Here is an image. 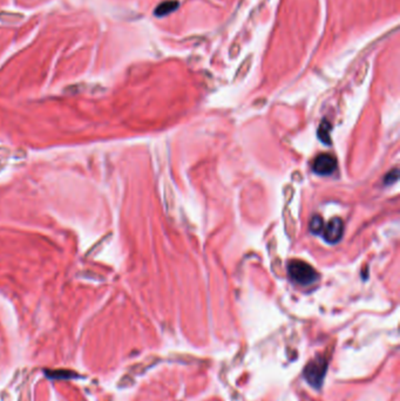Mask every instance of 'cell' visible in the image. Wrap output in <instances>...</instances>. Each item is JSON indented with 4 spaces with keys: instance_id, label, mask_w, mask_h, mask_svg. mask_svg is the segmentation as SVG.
Returning a JSON list of instances; mask_svg holds the SVG:
<instances>
[{
    "instance_id": "1",
    "label": "cell",
    "mask_w": 400,
    "mask_h": 401,
    "mask_svg": "<svg viewBox=\"0 0 400 401\" xmlns=\"http://www.w3.org/2000/svg\"><path fill=\"white\" fill-rule=\"evenodd\" d=\"M290 278L299 285H310L317 279V272L311 265L303 261H291L288 265Z\"/></svg>"
},
{
    "instance_id": "5",
    "label": "cell",
    "mask_w": 400,
    "mask_h": 401,
    "mask_svg": "<svg viewBox=\"0 0 400 401\" xmlns=\"http://www.w3.org/2000/svg\"><path fill=\"white\" fill-rule=\"evenodd\" d=\"M177 5H179V4H177L176 1H166V2H163V4H161L159 7L156 8L155 14H157L159 16L166 15V14H168V13H170L171 11H174V9H176Z\"/></svg>"
},
{
    "instance_id": "7",
    "label": "cell",
    "mask_w": 400,
    "mask_h": 401,
    "mask_svg": "<svg viewBox=\"0 0 400 401\" xmlns=\"http://www.w3.org/2000/svg\"><path fill=\"white\" fill-rule=\"evenodd\" d=\"M398 180V170L395 169L393 171H391L388 176L385 178V183L386 184H390V183H393V182H396Z\"/></svg>"
},
{
    "instance_id": "2",
    "label": "cell",
    "mask_w": 400,
    "mask_h": 401,
    "mask_svg": "<svg viewBox=\"0 0 400 401\" xmlns=\"http://www.w3.org/2000/svg\"><path fill=\"white\" fill-rule=\"evenodd\" d=\"M344 234V223L341 218L336 217L324 224L323 229V237L330 244H336L341 241Z\"/></svg>"
},
{
    "instance_id": "6",
    "label": "cell",
    "mask_w": 400,
    "mask_h": 401,
    "mask_svg": "<svg viewBox=\"0 0 400 401\" xmlns=\"http://www.w3.org/2000/svg\"><path fill=\"white\" fill-rule=\"evenodd\" d=\"M324 222H323L321 216H315L312 217V220L310 222V230L312 234L319 235L323 232V229H324Z\"/></svg>"
},
{
    "instance_id": "3",
    "label": "cell",
    "mask_w": 400,
    "mask_h": 401,
    "mask_svg": "<svg viewBox=\"0 0 400 401\" xmlns=\"http://www.w3.org/2000/svg\"><path fill=\"white\" fill-rule=\"evenodd\" d=\"M337 168L336 158L330 154H321L316 157L312 169L317 175L321 176H327L331 175Z\"/></svg>"
},
{
    "instance_id": "4",
    "label": "cell",
    "mask_w": 400,
    "mask_h": 401,
    "mask_svg": "<svg viewBox=\"0 0 400 401\" xmlns=\"http://www.w3.org/2000/svg\"><path fill=\"white\" fill-rule=\"evenodd\" d=\"M330 130H331V124L329 121L324 120L321 123V127L318 129V137L322 142H324L325 144L330 143Z\"/></svg>"
}]
</instances>
